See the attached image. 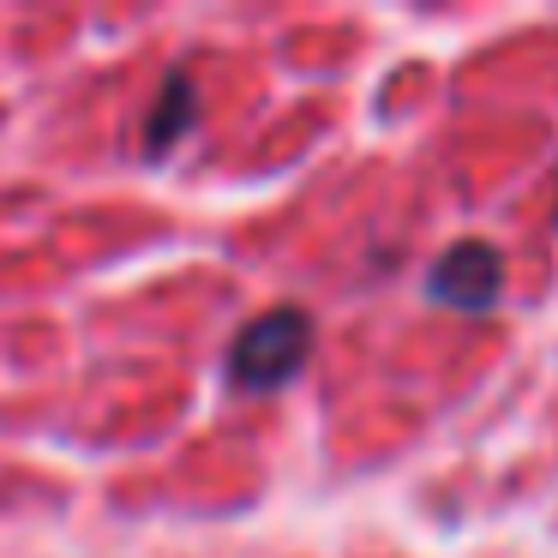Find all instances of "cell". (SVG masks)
Here are the masks:
<instances>
[{
    "label": "cell",
    "instance_id": "obj_4",
    "mask_svg": "<svg viewBox=\"0 0 558 558\" xmlns=\"http://www.w3.org/2000/svg\"><path fill=\"white\" fill-rule=\"evenodd\" d=\"M553 222H558V205H553Z\"/></svg>",
    "mask_w": 558,
    "mask_h": 558
},
{
    "label": "cell",
    "instance_id": "obj_1",
    "mask_svg": "<svg viewBox=\"0 0 558 558\" xmlns=\"http://www.w3.org/2000/svg\"><path fill=\"white\" fill-rule=\"evenodd\" d=\"M313 361V318L301 306H270L234 337L229 349V385L234 390H282Z\"/></svg>",
    "mask_w": 558,
    "mask_h": 558
},
{
    "label": "cell",
    "instance_id": "obj_2",
    "mask_svg": "<svg viewBox=\"0 0 558 558\" xmlns=\"http://www.w3.org/2000/svg\"><path fill=\"white\" fill-rule=\"evenodd\" d=\"M426 294L438 306H457V313H493L505 301V258L486 241H457L450 253L433 258L426 270Z\"/></svg>",
    "mask_w": 558,
    "mask_h": 558
},
{
    "label": "cell",
    "instance_id": "obj_3",
    "mask_svg": "<svg viewBox=\"0 0 558 558\" xmlns=\"http://www.w3.org/2000/svg\"><path fill=\"white\" fill-rule=\"evenodd\" d=\"M193 114H198V97H193V78L186 73H169V85H162L157 109H150L145 121V157H169L174 145H181L186 133H193Z\"/></svg>",
    "mask_w": 558,
    "mask_h": 558
}]
</instances>
